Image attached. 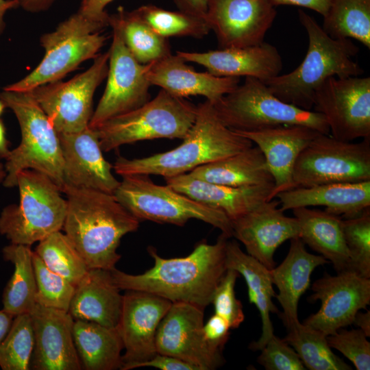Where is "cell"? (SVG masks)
<instances>
[{"instance_id": "obj_1", "label": "cell", "mask_w": 370, "mask_h": 370, "mask_svg": "<svg viewBox=\"0 0 370 370\" xmlns=\"http://www.w3.org/2000/svg\"><path fill=\"white\" fill-rule=\"evenodd\" d=\"M229 239L221 234L214 244L202 242L187 256L164 258L148 247L153 266L143 273L128 274L116 268L110 271L121 290L152 293L172 303L186 302L205 308L226 273L225 245Z\"/></svg>"}, {"instance_id": "obj_2", "label": "cell", "mask_w": 370, "mask_h": 370, "mask_svg": "<svg viewBox=\"0 0 370 370\" xmlns=\"http://www.w3.org/2000/svg\"><path fill=\"white\" fill-rule=\"evenodd\" d=\"M62 193L67 201L62 230L88 269H115L122 237L136 231L140 221L112 194L69 185Z\"/></svg>"}, {"instance_id": "obj_3", "label": "cell", "mask_w": 370, "mask_h": 370, "mask_svg": "<svg viewBox=\"0 0 370 370\" xmlns=\"http://www.w3.org/2000/svg\"><path fill=\"white\" fill-rule=\"evenodd\" d=\"M197 108L195 122L181 145L145 158L120 156L113 165L115 173L121 176L143 174L168 178L189 173L254 145L250 140L227 127L209 101L199 103Z\"/></svg>"}, {"instance_id": "obj_4", "label": "cell", "mask_w": 370, "mask_h": 370, "mask_svg": "<svg viewBox=\"0 0 370 370\" xmlns=\"http://www.w3.org/2000/svg\"><path fill=\"white\" fill-rule=\"evenodd\" d=\"M298 16L308 36L304 59L293 71L264 83L282 101L312 110L314 93L325 79L360 76L364 71L353 59L359 49L350 39L330 37L313 17L301 9Z\"/></svg>"}, {"instance_id": "obj_5", "label": "cell", "mask_w": 370, "mask_h": 370, "mask_svg": "<svg viewBox=\"0 0 370 370\" xmlns=\"http://www.w3.org/2000/svg\"><path fill=\"white\" fill-rule=\"evenodd\" d=\"M0 100L14 113L21 132V143L5 160L3 185L16 186L18 173L33 169L50 177L62 193L64 182L60 138L47 114L29 92L3 90Z\"/></svg>"}, {"instance_id": "obj_6", "label": "cell", "mask_w": 370, "mask_h": 370, "mask_svg": "<svg viewBox=\"0 0 370 370\" xmlns=\"http://www.w3.org/2000/svg\"><path fill=\"white\" fill-rule=\"evenodd\" d=\"M18 205L10 204L0 214V234L11 243L31 246L62 230L67 201L47 175L24 169L16 176Z\"/></svg>"}, {"instance_id": "obj_7", "label": "cell", "mask_w": 370, "mask_h": 370, "mask_svg": "<svg viewBox=\"0 0 370 370\" xmlns=\"http://www.w3.org/2000/svg\"><path fill=\"white\" fill-rule=\"evenodd\" d=\"M212 104L221 121L234 131L254 132L299 125L330 134L323 114L282 101L256 78L245 77L242 84Z\"/></svg>"}, {"instance_id": "obj_8", "label": "cell", "mask_w": 370, "mask_h": 370, "mask_svg": "<svg viewBox=\"0 0 370 370\" xmlns=\"http://www.w3.org/2000/svg\"><path fill=\"white\" fill-rule=\"evenodd\" d=\"M113 195L139 221L184 225L197 219L232 236V222L221 211L202 204L182 194L169 185L154 183L148 175L122 176Z\"/></svg>"}, {"instance_id": "obj_9", "label": "cell", "mask_w": 370, "mask_h": 370, "mask_svg": "<svg viewBox=\"0 0 370 370\" xmlns=\"http://www.w3.org/2000/svg\"><path fill=\"white\" fill-rule=\"evenodd\" d=\"M197 106L161 89L140 107L95 128L103 151L156 138L183 139L193 125Z\"/></svg>"}, {"instance_id": "obj_10", "label": "cell", "mask_w": 370, "mask_h": 370, "mask_svg": "<svg viewBox=\"0 0 370 370\" xmlns=\"http://www.w3.org/2000/svg\"><path fill=\"white\" fill-rule=\"evenodd\" d=\"M107 25L90 20L79 12L60 23L40 39L45 56L27 76L8 85L4 90L28 92L34 88L61 80L83 62L95 58L106 37L101 31Z\"/></svg>"}, {"instance_id": "obj_11", "label": "cell", "mask_w": 370, "mask_h": 370, "mask_svg": "<svg viewBox=\"0 0 370 370\" xmlns=\"http://www.w3.org/2000/svg\"><path fill=\"white\" fill-rule=\"evenodd\" d=\"M293 188L370 180V139L338 140L319 133L298 156Z\"/></svg>"}, {"instance_id": "obj_12", "label": "cell", "mask_w": 370, "mask_h": 370, "mask_svg": "<svg viewBox=\"0 0 370 370\" xmlns=\"http://www.w3.org/2000/svg\"><path fill=\"white\" fill-rule=\"evenodd\" d=\"M109 57V51L99 53L88 70L70 80L43 84L28 91L58 134L79 132L88 125L93 114V95L107 77Z\"/></svg>"}, {"instance_id": "obj_13", "label": "cell", "mask_w": 370, "mask_h": 370, "mask_svg": "<svg viewBox=\"0 0 370 370\" xmlns=\"http://www.w3.org/2000/svg\"><path fill=\"white\" fill-rule=\"evenodd\" d=\"M312 108L324 116L334 138L370 139L369 77L328 78L316 90Z\"/></svg>"}, {"instance_id": "obj_14", "label": "cell", "mask_w": 370, "mask_h": 370, "mask_svg": "<svg viewBox=\"0 0 370 370\" xmlns=\"http://www.w3.org/2000/svg\"><path fill=\"white\" fill-rule=\"evenodd\" d=\"M112 28L109 66L104 92L89 122L97 128L108 120L135 110L149 101L146 64L139 63L127 48L119 28Z\"/></svg>"}, {"instance_id": "obj_15", "label": "cell", "mask_w": 370, "mask_h": 370, "mask_svg": "<svg viewBox=\"0 0 370 370\" xmlns=\"http://www.w3.org/2000/svg\"><path fill=\"white\" fill-rule=\"evenodd\" d=\"M204 308L186 302L172 303L156 333L157 353L185 361L197 370H212L224 362L221 352L204 334Z\"/></svg>"}, {"instance_id": "obj_16", "label": "cell", "mask_w": 370, "mask_h": 370, "mask_svg": "<svg viewBox=\"0 0 370 370\" xmlns=\"http://www.w3.org/2000/svg\"><path fill=\"white\" fill-rule=\"evenodd\" d=\"M311 290L308 301L320 300L321 307L304 323L326 336L353 324L357 312L370 304V279L351 271L325 274L313 282Z\"/></svg>"}, {"instance_id": "obj_17", "label": "cell", "mask_w": 370, "mask_h": 370, "mask_svg": "<svg viewBox=\"0 0 370 370\" xmlns=\"http://www.w3.org/2000/svg\"><path fill=\"white\" fill-rule=\"evenodd\" d=\"M171 304L163 297L144 291H127L123 295L116 327L125 350L120 369H135L157 354V330Z\"/></svg>"}, {"instance_id": "obj_18", "label": "cell", "mask_w": 370, "mask_h": 370, "mask_svg": "<svg viewBox=\"0 0 370 370\" xmlns=\"http://www.w3.org/2000/svg\"><path fill=\"white\" fill-rule=\"evenodd\" d=\"M276 14L269 0H208L205 18L224 49L262 43Z\"/></svg>"}, {"instance_id": "obj_19", "label": "cell", "mask_w": 370, "mask_h": 370, "mask_svg": "<svg viewBox=\"0 0 370 370\" xmlns=\"http://www.w3.org/2000/svg\"><path fill=\"white\" fill-rule=\"evenodd\" d=\"M279 206V201L273 199L232 221V236L269 269L275 266L276 249L285 241L299 237L297 219L286 216Z\"/></svg>"}, {"instance_id": "obj_20", "label": "cell", "mask_w": 370, "mask_h": 370, "mask_svg": "<svg viewBox=\"0 0 370 370\" xmlns=\"http://www.w3.org/2000/svg\"><path fill=\"white\" fill-rule=\"evenodd\" d=\"M58 136L64 185L113 195L120 181L112 174L113 165L103 156L97 130L88 125L79 132Z\"/></svg>"}, {"instance_id": "obj_21", "label": "cell", "mask_w": 370, "mask_h": 370, "mask_svg": "<svg viewBox=\"0 0 370 370\" xmlns=\"http://www.w3.org/2000/svg\"><path fill=\"white\" fill-rule=\"evenodd\" d=\"M29 314L34 337L30 369H82L73 341L75 320L70 313L36 304Z\"/></svg>"}, {"instance_id": "obj_22", "label": "cell", "mask_w": 370, "mask_h": 370, "mask_svg": "<svg viewBox=\"0 0 370 370\" xmlns=\"http://www.w3.org/2000/svg\"><path fill=\"white\" fill-rule=\"evenodd\" d=\"M186 62L203 66L217 77H254L264 82L278 76L282 69L277 48L265 42L250 47L224 48L205 52L178 51Z\"/></svg>"}, {"instance_id": "obj_23", "label": "cell", "mask_w": 370, "mask_h": 370, "mask_svg": "<svg viewBox=\"0 0 370 370\" xmlns=\"http://www.w3.org/2000/svg\"><path fill=\"white\" fill-rule=\"evenodd\" d=\"M260 149L273 177V199L283 191L293 188V173L300 153L320 132L299 125H280L254 132H236Z\"/></svg>"}, {"instance_id": "obj_24", "label": "cell", "mask_w": 370, "mask_h": 370, "mask_svg": "<svg viewBox=\"0 0 370 370\" xmlns=\"http://www.w3.org/2000/svg\"><path fill=\"white\" fill-rule=\"evenodd\" d=\"M177 54H172L146 64L151 85L160 86L169 94L181 98L201 95L212 103L232 92L240 77H217L208 71L197 72Z\"/></svg>"}, {"instance_id": "obj_25", "label": "cell", "mask_w": 370, "mask_h": 370, "mask_svg": "<svg viewBox=\"0 0 370 370\" xmlns=\"http://www.w3.org/2000/svg\"><path fill=\"white\" fill-rule=\"evenodd\" d=\"M164 179L175 190L223 212L231 222L271 200L274 186H227L196 179L188 173Z\"/></svg>"}, {"instance_id": "obj_26", "label": "cell", "mask_w": 370, "mask_h": 370, "mask_svg": "<svg viewBox=\"0 0 370 370\" xmlns=\"http://www.w3.org/2000/svg\"><path fill=\"white\" fill-rule=\"evenodd\" d=\"M275 197L284 212L301 207L323 206L329 213L352 218L370 208V180L295 188L281 192Z\"/></svg>"}, {"instance_id": "obj_27", "label": "cell", "mask_w": 370, "mask_h": 370, "mask_svg": "<svg viewBox=\"0 0 370 370\" xmlns=\"http://www.w3.org/2000/svg\"><path fill=\"white\" fill-rule=\"evenodd\" d=\"M290 241L284 260L270 270L273 284L278 290L275 298L282 308L278 315L286 329L299 321L298 303L310 286L312 273L317 267L329 263L323 256L308 252L299 237Z\"/></svg>"}, {"instance_id": "obj_28", "label": "cell", "mask_w": 370, "mask_h": 370, "mask_svg": "<svg viewBox=\"0 0 370 370\" xmlns=\"http://www.w3.org/2000/svg\"><path fill=\"white\" fill-rule=\"evenodd\" d=\"M121 291L114 284L110 271L89 269L75 286L68 312L74 320L116 328L123 305Z\"/></svg>"}, {"instance_id": "obj_29", "label": "cell", "mask_w": 370, "mask_h": 370, "mask_svg": "<svg viewBox=\"0 0 370 370\" xmlns=\"http://www.w3.org/2000/svg\"><path fill=\"white\" fill-rule=\"evenodd\" d=\"M226 264L241 274L247 286L250 304L256 306L262 320V334L259 339L252 342L249 347L253 351L260 350L274 334L271 313H279L272 299L276 293L273 287L271 269L258 260L245 253L236 241H227L225 245Z\"/></svg>"}, {"instance_id": "obj_30", "label": "cell", "mask_w": 370, "mask_h": 370, "mask_svg": "<svg viewBox=\"0 0 370 370\" xmlns=\"http://www.w3.org/2000/svg\"><path fill=\"white\" fill-rule=\"evenodd\" d=\"M292 210L298 221L299 238L303 243L331 262L337 273L349 271V255L344 238L342 217L310 207Z\"/></svg>"}, {"instance_id": "obj_31", "label": "cell", "mask_w": 370, "mask_h": 370, "mask_svg": "<svg viewBox=\"0 0 370 370\" xmlns=\"http://www.w3.org/2000/svg\"><path fill=\"white\" fill-rule=\"evenodd\" d=\"M188 173L198 180L232 187L274 185L263 153L254 145L236 154L199 166Z\"/></svg>"}, {"instance_id": "obj_32", "label": "cell", "mask_w": 370, "mask_h": 370, "mask_svg": "<svg viewBox=\"0 0 370 370\" xmlns=\"http://www.w3.org/2000/svg\"><path fill=\"white\" fill-rule=\"evenodd\" d=\"M73 335L82 369H121L123 344L117 328H108L92 321L75 320Z\"/></svg>"}, {"instance_id": "obj_33", "label": "cell", "mask_w": 370, "mask_h": 370, "mask_svg": "<svg viewBox=\"0 0 370 370\" xmlns=\"http://www.w3.org/2000/svg\"><path fill=\"white\" fill-rule=\"evenodd\" d=\"M29 246L10 243L3 258L14 265V272L2 294L3 309L14 317L29 313L36 304V282Z\"/></svg>"}, {"instance_id": "obj_34", "label": "cell", "mask_w": 370, "mask_h": 370, "mask_svg": "<svg viewBox=\"0 0 370 370\" xmlns=\"http://www.w3.org/2000/svg\"><path fill=\"white\" fill-rule=\"evenodd\" d=\"M116 25L127 48L142 64H148L171 54L167 38L156 34L134 12L119 7L110 15L109 25Z\"/></svg>"}, {"instance_id": "obj_35", "label": "cell", "mask_w": 370, "mask_h": 370, "mask_svg": "<svg viewBox=\"0 0 370 370\" xmlns=\"http://www.w3.org/2000/svg\"><path fill=\"white\" fill-rule=\"evenodd\" d=\"M321 27L335 39L353 38L370 49V0H332Z\"/></svg>"}, {"instance_id": "obj_36", "label": "cell", "mask_w": 370, "mask_h": 370, "mask_svg": "<svg viewBox=\"0 0 370 370\" xmlns=\"http://www.w3.org/2000/svg\"><path fill=\"white\" fill-rule=\"evenodd\" d=\"M284 340L310 370H350L352 367L332 351L327 336L299 321L286 329Z\"/></svg>"}, {"instance_id": "obj_37", "label": "cell", "mask_w": 370, "mask_h": 370, "mask_svg": "<svg viewBox=\"0 0 370 370\" xmlns=\"http://www.w3.org/2000/svg\"><path fill=\"white\" fill-rule=\"evenodd\" d=\"M34 252L47 268L75 286L89 269L71 241L60 231L40 241Z\"/></svg>"}, {"instance_id": "obj_38", "label": "cell", "mask_w": 370, "mask_h": 370, "mask_svg": "<svg viewBox=\"0 0 370 370\" xmlns=\"http://www.w3.org/2000/svg\"><path fill=\"white\" fill-rule=\"evenodd\" d=\"M136 14L156 34L170 37L201 38L210 28L206 20L182 11H170L153 5H145L134 10Z\"/></svg>"}, {"instance_id": "obj_39", "label": "cell", "mask_w": 370, "mask_h": 370, "mask_svg": "<svg viewBox=\"0 0 370 370\" xmlns=\"http://www.w3.org/2000/svg\"><path fill=\"white\" fill-rule=\"evenodd\" d=\"M34 337L29 313L14 317L11 327L0 343V367L2 370H29Z\"/></svg>"}, {"instance_id": "obj_40", "label": "cell", "mask_w": 370, "mask_h": 370, "mask_svg": "<svg viewBox=\"0 0 370 370\" xmlns=\"http://www.w3.org/2000/svg\"><path fill=\"white\" fill-rule=\"evenodd\" d=\"M349 255V271L370 279V208L359 215L342 221Z\"/></svg>"}, {"instance_id": "obj_41", "label": "cell", "mask_w": 370, "mask_h": 370, "mask_svg": "<svg viewBox=\"0 0 370 370\" xmlns=\"http://www.w3.org/2000/svg\"><path fill=\"white\" fill-rule=\"evenodd\" d=\"M32 260L36 282V304L69 311L75 285L47 268L34 251Z\"/></svg>"}, {"instance_id": "obj_42", "label": "cell", "mask_w": 370, "mask_h": 370, "mask_svg": "<svg viewBox=\"0 0 370 370\" xmlns=\"http://www.w3.org/2000/svg\"><path fill=\"white\" fill-rule=\"evenodd\" d=\"M238 275L236 271L227 269L211 301L215 314L225 319L231 329L238 328L245 319L243 305L234 289Z\"/></svg>"}, {"instance_id": "obj_43", "label": "cell", "mask_w": 370, "mask_h": 370, "mask_svg": "<svg viewBox=\"0 0 370 370\" xmlns=\"http://www.w3.org/2000/svg\"><path fill=\"white\" fill-rule=\"evenodd\" d=\"M331 348L340 352L358 370L370 369V343L360 329H339L327 336Z\"/></svg>"}, {"instance_id": "obj_44", "label": "cell", "mask_w": 370, "mask_h": 370, "mask_svg": "<svg viewBox=\"0 0 370 370\" xmlns=\"http://www.w3.org/2000/svg\"><path fill=\"white\" fill-rule=\"evenodd\" d=\"M260 351L257 362L267 370L306 369L295 349L275 334Z\"/></svg>"}, {"instance_id": "obj_45", "label": "cell", "mask_w": 370, "mask_h": 370, "mask_svg": "<svg viewBox=\"0 0 370 370\" xmlns=\"http://www.w3.org/2000/svg\"><path fill=\"white\" fill-rule=\"evenodd\" d=\"M230 330L226 321L215 313L203 327L204 334L208 343L221 352L229 338Z\"/></svg>"}, {"instance_id": "obj_46", "label": "cell", "mask_w": 370, "mask_h": 370, "mask_svg": "<svg viewBox=\"0 0 370 370\" xmlns=\"http://www.w3.org/2000/svg\"><path fill=\"white\" fill-rule=\"evenodd\" d=\"M148 367L161 370H197L192 365L177 358L159 353L149 360L139 363L136 368Z\"/></svg>"}, {"instance_id": "obj_47", "label": "cell", "mask_w": 370, "mask_h": 370, "mask_svg": "<svg viewBox=\"0 0 370 370\" xmlns=\"http://www.w3.org/2000/svg\"><path fill=\"white\" fill-rule=\"evenodd\" d=\"M79 12L87 18L109 25L110 14L105 8L113 0H79Z\"/></svg>"}, {"instance_id": "obj_48", "label": "cell", "mask_w": 370, "mask_h": 370, "mask_svg": "<svg viewBox=\"0 0 370 370\" xmlns=\"http://www.w3.org/2000/svg\"><path fill=\"white\" fill-rule=\"evenodd\" d=\"M275 7L280 5H296L314 10L324 16L332 0H269Z\"/></svg>"}, {"instance_id": "obj_49", "label": "cell", "mask_w": 370, "mask_h": 370, "mask_svg": "<svg viewBox=\"0 0 370 370\" xmlns=\"http://www.w3.org/2000/svg\"><path fill=\"white\" fill-rule=\"evenodd\" d=\"M208 0H174L179 10L205 18ZM206 19V18H205Z\"/></svg>"}, {"instance_id": "obj_50", "label": "cell", "mask_w": 370, "mask_h": 370, "mask_svg": "<svg viewBox=\"0 0 370 370\" xmlns=\"http://www.w3.org/2000/svg\"><path fill=\"white\" fill-rule=\"evenodd\" d=\"M55 0H20V6L27 12L37 13L48 10Z\"/></svg>"}, {"instance_id": "obj_51", "label": "cell", "mask_w": 370, "mask_h": 370, "mask_svg": "<svg viewBox=\"0 0 370 370\" xmlns=\"http://www.w3.org/2000/svg\"><path fill=\"white\" fill-rule=\"evenodd\" d=\"M353 323L356 325L367 337L370 336V311L358 312L354 317Z\"/></svg>"}, {"instance_id": "obj_52", "label": "cell", "mask_w": 370, "mask_h": 370, "mask_svg": "<svg viewBox=\"0 0 370 370\" xmlns=\"http://www.w3.org/2000/svg\"><path fill=\"white\" fill-rule=\"evenodd\" d=\"M20 6V0H0V35L3 33L5 27L4 15L5 12L11 9Z\"/></svg>"}, {"instance_id": "obj_53", "label": "cell", "mask_w": 370, "mask_h": 370, "mask_svg": "<svg viewBox=\"0 0 370 370\" xmlns=\"http://www.w3.org/2000/svg\"><path fill=\"white\" fill-rule=\"evenodd\" d=\"M14 317L3 308L0 309V343L8 332Z\"/></svg>"}, {"instance_id": "obj_54", "label": "cell", "mask_w": 370, "mask_h": 370, "mask_svg": "<svg viewBox=\"0 0 370 370\" xmlns=\"http://www.w3.org/2000/svg\"><path fill=\"white\" fill-rule=\"evenodd\" d=\"M9 144L10 143L6 138L3 123L0 119V158L6 160L8 157L11 151L9 149Z\"/></svg>"}, {"instance_id": "obj_55", "label": "cell", "mask_w": 370, "mask_h": 370, "mask_svg": "<svg viewBox=\"0 0 370 370\" xmlns=\"http://www.w3.org/2000/svg\"><path fill=\"white\" fill-rule=\"evenodd\" d=\"M5 176L6 171L5 169V165L0 162V183H3Z\"/></svg>"}, {"instance_id": "obj_56", "label": "cell", "mask_w": 370, "mask_h": 370, "mask_svg": "<svg viewBox=\"0 0 370 370\" xmlns=\"http://www.w3.org/2000/svg\"><path fill=\"white\" fill-rule=\"evenodd\" d=\"M5 108V106L4 103L0 100V115L3 113L4 108Z\"/></svg>"}]
</instances>
